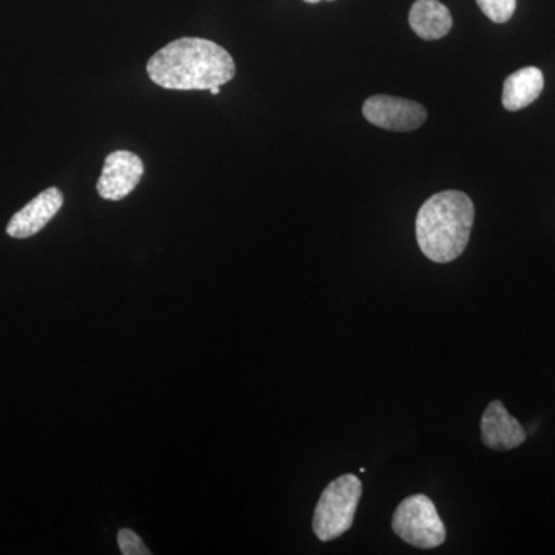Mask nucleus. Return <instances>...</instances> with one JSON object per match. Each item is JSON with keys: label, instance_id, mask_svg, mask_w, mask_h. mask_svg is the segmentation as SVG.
Wrapping results in <instances>:
<instances>
[{"label": "nucleus", "instance_id": "f257e3e1", "mask_svg": "<svg viewBox=\"0 0 555 555\" xmlns=\"http://www.w3.org/2000/svg\"><path fill=\"white\" fill-rule=\"evenodd\" d=\"M150 79L167 90H210L236 75L228 50L211 40L181 38L156 51L147 64Z\"/></svg>", "mask_w": 555, "mask_h": 555}, {"label": "nucleus", "instance_id": "f03ea898", "mask_svg": "<svg viewBox=\"0 0 555 555\" xmlns=\"http://www.w3.org/2000/svg\"><path fill=\"white\" fill-rule=\"evenodd\" d=\"M476 208L469 196L456 190L437 193L416 215V241L430 261L444 264L465 251Z\"/></svg>", "mask_w": 555, "mask_h": 555}, {"label": "nucleus", "instance_id": "7ed1b4c3", "mask_svg": "<svg viewBox=\"0 0 555 555\" xmlns=\"http://www.w3.org/2000/svg\"><path fill=\"white\" fill-rule=\"evenodd\" d=\"M360 478L353 474L338 477L324 489L313 514V532L321 542H331L349 531L360 502Z\"/></svg>", "mask_w": 555, "mask_h": 555}, {"label": "nucleus", "instance_id": "20e7f679", "mask_svg": "<svg viewBox=\"0 0 555 555\" xmlns=\"http://www.w3.org/2000/svg\"><path fill=\"white\" fill-rule=\"evenodd\" d=\"M393 532L409 545L433 550L443 545L447 528L436 505L427 495L408 496L398 505L392 520Z\"/></svg>", "mask_w": 555, "mask_h": 555}, {"label": "nucleus", "instance_id": "39448f33", "mask_svg": "<svg viewBox=\"0 0 555 555\" xmlns=\"http://www.w3.org/2000/svg\"><path fill=\"white\" fill-rule=\"evenodd\" d=\"M363 115L369 122L390 131L416 130L427 118L426 108L418 102L386 94L369 98L363 105Z\"/></svg>", "mask_w": 555, "mask_h": 555}, {"label": "nucleus", "instance_id": "423d86ee", "mask_svg": "<svg viewBox=\"0 0 555 555\" xmlns=\"http://www.w3.org/2000/svg\"><path fill=\"white\" fill-rule=\"evenodd\" d=\"M142 175H144V164L138 155L127 150L109 153L98 181V193L102 199L107 201L127 198L138 188Z\"/></svg>", "mask_w": 555, "mask_h": 555}, {"label": "nucleus", "instance_id": "0eeeda50", "mask_svg": "<svg viewBox=\"0 0 555 555\" xmlns=\"http://www.w3.org/2000/svg\"><path fill=\"white\" fill-rule=\"evenodd\" d=\"M64 204V195L60 189L43 190L35 199H31L24 208H21L7 225V233L11 238L27 240L39 233L56 217Z\"/></svg>", "mask_w": 555, "mask_h": 555}, {"label": "nucleus", "instance_id": "6e6552de", "mask_svg": "<svg viewBox=\"0 0 555 555\" xmlns=\"http://www.w3.org/2000/svg\"><path fill=\"white\" fill-rule=\"evenodd\" d=\"M481 441L494 451H511L525 443L524 426L514 418L502 401H491L481 416Z\"/></svg>", "mask_w": 555, "mask_h": 555}, {"label": "nucleus", "instance_id": "1a4fd4ad", "mask_svg": "<svg viewBox=\"0 0 555 555\" xmlns=\"http://www.w3.org/2000/svg\"><path fill=\"white\" fill-rule=\"evenodd\" d=\"M409 24L422 39H441L451 31V11L440 0H416L409 13Z\"/></svg>", "mask_w": 555, "mask_h": 555}, {"label": "nucleus", "instance_id": "9d476101", "mask_svg": "<svg viewBox=\"0 0 555 555\" xmlns=\"http://www.w3.org/2000/svg\"><path fill=\"white\" fill-rule=\"evenodd\" d=\"M545 87L542 69L526 67L513 73L506 78L503 86V107L509 112L528 107L532 102L539 100Z\"/></svg>", "mask_w": 555, "mask_h": 555}, {"label": "nucleus", "instance_id": "9b49d317", "mask_svg": "<svg viewBox=\"0 0 555 555\" xmlns=\"http://www.w3.org/2000/svg\"><path fill=\"white\" fill-rule=\"evenodd\" d=\"M478 7L495 24H506L514 16L517 0H477Z\"/></svg>", "mask_w": 555, "mask_h": 555}, {"label": "nucleus", "instance_id": "f8f14e48", "mask_svg": "<svg viewBox=\"0 0 555 555\" xmlns=\"http://www.w3.org/2000/svg\"><path fill=\"white\" fill-rule=\"evenodd\" d=\"M118 545L124 555H150V550L142 542L141 537L131 529H120L118 532Z\"/></svg>", "mask_w": 555, "mask_h": 555}, {"label": "nucleus", "instance_id": "ddd939ff", "mask_svg": "<svg viewBox=\"0 0 555 555\" xmlns=\"http://www.w3.org/2000/svg\"><path fill=\"white\" fill-rule=\"evenodd\" d=\"M208 91H210V93L214 94V96H217V94H219V91H221V87H211V89Z\"/></svg>", "mask_w": 555, "mask_h": 555}, {"label": "nucleus", "instance_id": "4468645a", "mask_svg": "<svg viewBox=\"0 0 555 555\" xmlns=\"http://www.w3.org/2000/svg\"><path fill=\"white\" fill-rule=\"evenodd\" d=\"M305 2H308V3H318V2H321V0H305Z\"/></svg>", "mask_w": 555, "mask_h": 555}]
</instances>
